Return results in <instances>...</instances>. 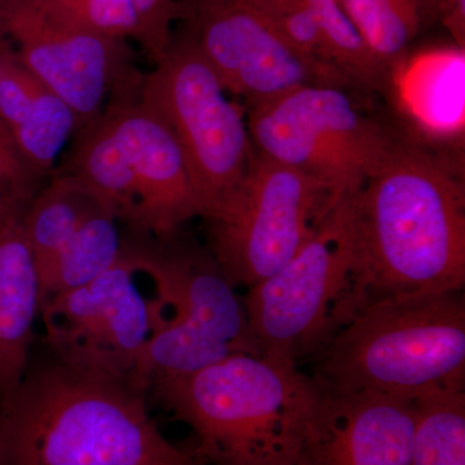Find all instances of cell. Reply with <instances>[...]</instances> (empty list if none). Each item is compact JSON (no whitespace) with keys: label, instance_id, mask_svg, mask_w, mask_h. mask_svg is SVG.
Returning <instances> with one entry per match:
<instances>
[{"label":"cell","instance_id":"cell-1","mask_svg":"<svg viewBox=\"0 0 465 465\" xmlns=\"http://www.w3.org/2000/svg\"><path fill=\"white\" fill-rule=\"evenodd\" d=\"M351 229L357 312L390 296L464 290L463 179L419 140L397 137L351 198Z\"/></svg>","mask_w":465,"mask_h":465},{"label":"cell","instance_id":"cell-2","mask_svg":"<svg viewBox=\"0 0 465 465\" xmlns=\"http://www.w3.org/2000/svg\"><path fill=\"white\" fill-rule=\"evenodd\" d=\"M131 381L57 362L27 370L0 403L2 465H201L162 434Z\"/></svg>","mask_w":465,"mask_h":465},{"label":"cell","instance_id":"cell-3","mask_svg":"<svg viewBox=\"0 0 465 465\" xmlns=\"http://www.w3.org/2000/svg\"><path fill=\"white\" fill-rule=\"evenodd\" d=\"M149 391L194 433L201 465H293L320 387L299 366L234 354Z\"/></svg>","mask_w":465,"mask_h":465},{"label":"cell","instance_id":"cell-4","mask_svg":"<svg viewBox=\"0 0 465 465\" xmlns=\"http://www.w3.org/2000/svg\"><path fill=\"white\" fill-rule=\"evenodd\" d=\"M311 363L318 387L338 393L465 391L464 290L374 300Z\"/></svg>","mask_w":465,"mask_h":465},{"label":"cell","instance_id":"cell-5","mask_svg":"<svg viewBox=\"0 0 465 465\" xmlns=\"http://www.w3.org/2000/svg\"><path fill=\"white\" fill-rule=\"evenodd\" d=\"M124 247L157 300V323L137 365L140 387L149 391L158 379L192 374L234 354H262L243 299L183 228L163 237L128 229Z\"/></svg>","mask_w":465,"mask_h":465},{"label":"cell","instance_id":"cell-6","mask_svg":"<svg viewBox=\"0 0 465 465\" xmlns=\"http://www.w3.org/2000/svg\"><path fill=\"white\" fill-rule=\"evenodd\" d=\"M192 36L171 38L143 76L140 105L155 116L182 152L201 217L215 213L237 191L253 155L249 125Z\"/></svg>","mask_w":465,"mask_h":465},{"label":"cell","instance_id":"cell-7","mask_svg":"<svg viewBox=\"0 0 465 465\" xmlns=\"http://www.w3.org/2000/svg\"><path fill=\"white\" fill-rule=\"evenodd\" d=\"M262 356L300 367L311 362L357 312L351 198L277 273L242 296Z\"/></svg>","mask_w":465,"mask_h":465},{"label":"cell","instance_id":"cell-8","mask_svg":"<svg viewBox=\"0 0 465 465\" xmlns=\"http://www.w3.org/2000/svg\"><path fill=\"white\" fill-rule=\"evenodd\" d=\"M253 149L316 180L335 202L353 197L399 134L358 108L348 88L309 84L247 108Z\"/></svg>","mask_w":465,"mask_h":465},{"label":"cell","instance_id":"cell-9","mask_svg":"<svg viewBox=\"0 0 465 465\" xmlns=\"http://www.w3.org/2000/svg\"><path fill=\"white\" fill-rule=\"evenodd\" d=\"M338 203L316 180L253 150L237 191L206 217L207 250L244 290L277 273Z\"/></svg>","mask_w":465,"mask_h":465},{"label":"cell","instance_id":"cell-10","mask_svg":"<svg viewBox=\"0 0 465 465\" xmlns=\"http://www.w3.org/2000/svg\"><path fill=\"white\" fill-rule=\"evenodd\" d=\"M0 41L65 101L79 128L109 104L139 99L143 75L125 41L76 25L45 0H0Z\"/></svg>","mask_w":465,"mask_h":465},{"label":"cell","instance_id":"cell-11","mask_svg":"<svg viewBox=\"0 0 465 465\" xmlns=\"http://www.w3.org/2000/svg\"><path fill=\"white\" fill-rule=\"evenodd\" d=\"M140 278L124 247L119 262L96 280L43 302L39 314L54 360L139 385L137 365L157 323L154 290H143Z\"/></svg>","mask_w":465,"mask_h":465},{"label":"cell","instance_id":"cell-12","mask_svg":"<svg viewBox=\"0 0 465 465\" xmlns=\"http://www.w3.org/2000/svg\"><path fill=\"white\" fill-rule=\"evenodd\" d=\"M192 36L228 94L247 108L309 84L356 85L341 70L293 48L242 0H192L180 5Z\"/></svg>","mask_w":465,"mask_h":465},{"label":"cell","instance_id":"cell-13","mask_svg":"<svg viewBox=\"0 0 465 465\" xmlns=\"http://www.w3.org/2000/svg\"><path fill=\"white\" fill-rule=\"evenodd\" d=\"M414 423V401L320 388L293 465H411Z\"/></svg>","mask_w":465,"mask_h":465},{"label":"cell","instance_id":"cell-14","mask_svg":"<svg viewBox=\"0 0 465 465\" xmlns=\"http://www.w3.org/2000/svg\"><path fill=\"white\" fill-rule=\"evenodd\" d=\"M114 124L136 186V210L130 231L154 237L173 234L201 217L200 202L179 146L166 127L139 101L105 108Z\"/></svg>","mask_w":465,"mask_h":465},{"label":"cell","instance_id":"cell-15","mask_svg":"<svg viewBox=\"0 0 465 465\" xmlns=\"http://www.w3.org/2000/svg\"><path fill=\"white\" fill-rule=\"evenodd\" d=\"M25 208H15L0 220V403L25 378L41 312L38 268L24 229Z\"/></svg>","mask_w":465,"mask_h":465},{"label":"cell","instance_id":"cell-16","mask_svg":"<svg viewBox=\"0 0 465 465\" xmlns=\"http://www.w3.org/2000/svg\"><path fill=\"white\" fill-rule=\"evenodd\" d=\"M0 121L21 155L42 176L50 177L58 155L79 130L65 101L0 41Z\"/></svg>","mask_w":465,"mask_h":465},{"label":"cell","instance_id":"cell-17","mask_svg":"<svg viewBox=\"0 0 465 465\" xmlns=\"http://www.w3.org/2000/svg\"><path fill=\"white\" fill-rule=\"evenodd\" d=\"M54 171L84 183L114 211L119 222L125 226L133 224L136 186L127 155L106 110L76 131L65 162Z\"/></svg>","mask_w":465,"mask_h":465},{"label":"cell","instance_id":"cell-18","mask_svg":"<svg viewBox=\"0 0 465 465\" xmlns=\"http://www.w3.org/2000/svg\"><path fill=\"white\" fill-rule=\"evenodd\" d=\"M109 208L92 213L54 258L39 266L41 305L79 289L109 271L124 253V235Z\"/></svg>","mask_w":465,"mask_h":465},{"label":"cell","instance_id":"cell-19","mask_svg":"<svg viewBox=\"0 0 465 465\" xmlns=\"http://www.w3.org/2000/svg\"><path fill=\"white\" fill-rule=\"evenodd\" d=\"M101 208L112 210L84 183L54 171L24 213V229L36 268L54 258L82 223Z\"/></svg>","mask_w":465,"mask_h":465},{"label":"cell","instance_id":"cell-20","mask_svg":"<svg viewBox=\"0 0 465 465\" xmlns=\"http://www.w3.org/2000/svg\"><path fill=\"white\" fill-rule=\"evenodd\" d=\"M348 17L378 63L397 74L420 30L425 0H341Z\"/></svg>","mask_w":465,"mask_h":465},{"label":"cell","instance_id":"cell-21","mask_svg":"<svg viewBox=\"0 0 465 465\" xmlns=\"http://www.w3.org/2000/svg\"><path fill=\"white\" fill-rule=\"evenodd\" d=\"M411 465H465V391L414 400Z\"/></svg>","mask_w":465,"mask_h":465},{"label":"cell","instance_id":"cell-22","mask_svg":"<svg viewBox=\"0 0 465 465\" xmlns=\"http://www.w3.org/2000/svg\"><path fill=\"white\" fill-rule=\"evenodd\" d=\"M333 64L360 87L384 91L393 76L378 63L345 12L341 0H307Z\"/></svg>","mask_w":465,"mask_h":465},{"label":"cell","instance_id":"cell-23","mask_svg":"<svg viewBox=\"0 0 465 465\" xmlns=\"http://www.w3.org/2000/svg\"><path fill=\"white\" fill-rule=\"evenodd\" d=\"M242 2L253 9L260 17L264 18L269 25L273 26L293 48L302 52V54L324 65L341 70L333 64L313 9L311 8L307 0H242Z\"/></svg>","mask_w":465,"mask_h":465},{"label":"cell","instance_id":"cell-24","mask_svg":"<svg viewBox=\"0 0 465 465\" xmlns=\"http://www.w3.org/2000/svg\"><path fill=\"white\" fill-rule=\"evenodd\" d=\"M60 16L112 38L139 39V23L131 0H45Z\"/></svg>","mask_w":465,"mask_h":465},{"label":"cell","instance_id":"cell-25","mask_svg":"<svg viewBox=\"0 0 465 465\" xmlns=\"http://www.w3.org/2000/svg\"><path fill=\"white\" fill-rule=\"evenodd\" d=\"M47 179L27 163L0 121V213L27 206Z\"/></svg>","mask_w":465,"mask_h":465},{"label":"cell","instance_id":"cell-26","mask_svg":"<svg viewBox=\"0 0 465 465\" xmlns=\"http://www.w3.org/2000/svg\"><path fill=\"white\" fill-rule=\"evenodd\" d=\"M131 3L139 23L137 43L154 63L173 38V21L182 14L180 3L177 0H131Z\"/></svg>","mask_w":465,"mask_h":465},{"label":"cell","instance_id":"cell-27","mask_svg":"<svg viewBox=\"0 0 465 465\" xmlns=\"http://www.w3.org/2000/svg\"><path fill=\"white\" fill-rule=\"evenodd\" d=\"M437 8L440 9L443 24L458 43L459 48L464 51L465 0H440Z\"/></svg>","mask_w":465,"mask_h":465},{"label":"cell","instance_id":"cell-28","mask_svg":"<svg viewBox=\"0 0 465 465\" xmlns=\"http://www.w3.org/2000/svg\"><path fill=\"white\" fill-rule=\"evenodd\" d=\"M26 207V206H25ZM12 211V210H11ZM9 213V211H7V213H0V220L3 219V217H5V215H7V213Z\"/></svg>","mask_w":465,"mask_h":465},{"label":"cell","instance_id":"cell-29","mask_svg":"<svg viewBox=\"0 0 465 465\" xmlns=\"http://www.w3.org/2000/svg\"><path fill=\"white\" fill-rule=\"evenodd\" d=\"M0 465H2V446H0Z\"/></svg>","mask_w":465,"mask_h":465}]
</instances>
